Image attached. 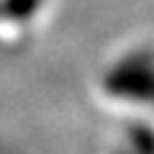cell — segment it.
Here are the masks:
<instances>
[{"mask_svg": "<svg viewBox=\"0 0 154 154\" xmlns=\"http://www.w3.org/2000/svg\"><path fill=\"white\" fill-rule=\"evenodd\" d=\"M38 0H8V13L13 16H28V13L36 8Z\"/></svg>", "mask_w": 154, "mask_h": 154, "instance_id": "6da1fadb", "label": "cell"}]
</instances>
